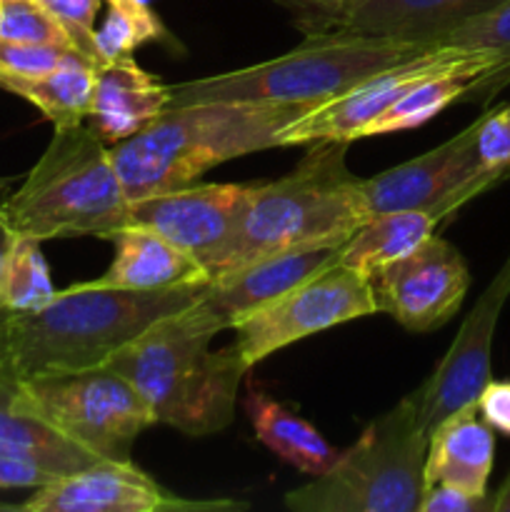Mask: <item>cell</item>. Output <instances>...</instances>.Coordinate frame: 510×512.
Wrapping results in <instances>:
<instances>
[{"mask_svg": "<svg viewBox=\"0 0 510 512\" xmlns=\"http://www.w3.org/2000/svg\"><path fill=\"white\" fill-rule=\"evenodd\" d=\"M223 330L203 300H195L155 320L108 365L135 385L158 425L190 438L223 433L233 423L240 383L250 370L235 345L210 348Z\"/></svg>", "mask_w": 510, "mask_h": 512, "instance_id": "1", "label": "cell"}, {"mask_svg": "<svg viewBox=\"0 0 510 512\" xmlns=\"http://www.w3.org/2000/svg\"><path fill=\"white\" fill-rule=\"evenodd\" d=\"M208 283L168 290L98 288L90 280L70 285L45 308L10 315L0 340V363L18 380L108 365L155 320L200 300Z\"/></svg>", "mask_w": 510, "mask_h": 512, "instance_id": "2", "label": "cell"}, {"mask_svg": "<svg viewBox=\"0 0 510 512\" xmlns=\"http://www.w3.org/2000/svg\"><path fill=\"white\" fill-rule=\"evenodd\" d=\"M308 110L313 108L230 100L170 105L140 133L110 145V158L133 203L198 183L228 160L280 148L283 130Z\"/></svg>", "mask_w": 510, "mask_h": 512, "instance_id": "3", "label": "cell"}, {"mask_svg": "<svg viewBox=\"0 0 510 512\" xmlns=\"http://www.w3.org/2000/svg\"><path fill=\"white\" fill-rule=\"evenodd\" d=\"M290 173L250 183L243 218L223 270L278 250L345 240L368 220L363 178L348 168V143L320 140Z\"/></svg>", "mask_w": 510, "mask_h": 512, "instance_id": "4", "label": "cell"}, {"mask_svg": "<svg viewBox=\"0 0 510 512\" xmlns=\"http://www.w3.org/2000/svg\"><path fill=\"white\" fill-rule=\"evenodd\" d=\"M0 210L15 235L40 243L80 235L113 240L133 223L110 148L85 123L55 128L38 163Z\"/></svg>", "mask_w": 510, "mask_h": 512, "instance_id": "5", "label": "cell"}, {"mask_svg": "<svg viewBox=\"0 0 510 512\" xmlns=\"http://www.w3.org/2000/svg\"><path fill=\"white\" fill-rule=\"evenodd\" d=\"M438 43L373 38L355 33H310L290 53L228 73L170 85V105L213 103H295L318 105L348 93L370 75Z\"/></svg>", "mask_w": 510, "mask_h": 512, "instance_id": "6", "label": "cell"}, {"mask_svg": "<svg viewBox=\"0 0 510 512\" xmlns=\"http://www.w3.org/2000/svg\"><path fill=\"white\" fill-rule=\"evenodd\" d=\"M428 433L418 398L405 395L375 418L325 473L285 495L293 512H418L425 490Z\"/></svg>", "mask_w": 510, "mask_h": 512, "instance_id": "7", "label": "cell"}, {"mask_svg": "<svg viewBox=\"0 0 510 512\" xmlns=\"http://www.w3.org/2000/svg\"><path fill=\"white\" fill-rule=\"evenodd\" d=\"M20 393L70 443L108 463H130L143 430L155 425L143 395L110 365L20 380Z\"/></svg>", "mask_w": 510, "mask_h": 512, "instance_id": "8", "label": "cell"}, {"mask_svg": "<svg viewBox=\"0 0 510 512\" xmlns=\"http://www.w3.org/2000/svg\"><path fill=\"white\" fill-rule=\"evenodd\" d=\"M378 313L368 275L333 263L233 325L248 368L310 335Z\"/></svg>", "mask_w": 510, "mask_h": 512, "instance_id": "9", "label": "cell"}, {"mask_svg": "<svg viewBox=\"0 0 510 512\" xmlns=\"http://www.w3.org/2000/svg\"><path fill=\"white\" fill-rule=\"evenodd\" d=\"M480 65H493L503 68L510 65V55L495 53V50H468L450 48V45H433L423 53L405 58L380 73L370 75L363 83L350 88L348 93L318 105L300 115L298 120L288 125L280 135V148L288 145H310L320 140H340V143H353L363 138L365 125L373 123L378 115H383L395 100L403 98L408 90L420 85L423 80L435 75L453 73L463 68H480Z\"/></svg>", "mask_w": 510, "mask_h": 512, "instance_id": "10", "label": "cell"}, {"mask_svg": "<svg viewBox=\"0 0 510 512\" xmlns=\"http://www.w3.org/2000/svg\"><path fill=\"white\" fill-rule=\"evenodd\" d=\"M475 135L478 120L438 148L383 170L373 178H363L368 218L393 210H425L440 223L508 178L510 170H490L480 165Z\"/></svg>", "mask_w": 510, "mask_h": 512, "instance_id": "11", "label": "cell"}, {"mask_svg": "<svg viewBox=\"0 0 510 512\" xmlns=\"http://www.w3.org/2000/svg\"><path fill=\"white\" fill-rule=\"evenodd\" d=\"M368 283L378 313L390 315L408 333H430L460 310L470 270L460 250L433 233L405 258L373 270Z\"/></svg>", "mask_w": 510, "mask_h": 512, "instance_id": "12", "label": "cell"}, {"mask_svg": "<svg viewBox=\"0 0 510 512\" xmlns=\"http://www.w3.org/2000/svg\"><path fill=\"white\" fill-rule=\"evenodd\" d=\"M508 298L510 255L465 315L448 353L415 390L418 420L425 433L458 410L478 403L483 388L493 380V338Z\"/></svg>", "mask_w": 510, "mask_h": 512, "instance_id": "13", "label": "cell"}, {"mask_svg": "<svg viewBox=\"0 0 510 512\" xmlns=\"http://www.w3.org/2000/svg\"><path fill=\"white\" fill-rule=\"evenodd\" d=\"M248 185L193 183L170 193L130 203V225L155 230L193 255L210 278L223 270L240 218Z\"/></svg>", "mask_w": 510, "mask_h": 512, "instance_id": "14", "label": "cell"}, {"mask_svg": "<svg viewBox=\"0 0 510 512\" xmlns=\"http://www.w3.org/2000/svg\"><path fill=\"white\" fill-rule=\"evenodd\" d=\"M238 500H190L155 483L138 465L100 463L60 475L20 505L28 512H218L245 510Z\"/></svg>", "mask_w": 510, "mask_h": 512, "instance_id": "15", "label": "cell"}, {"mask_svg": "<svg viewBox=\"0 0 510 512\" xmlns=\"http://www.w3.org/2000/svg\"><path fill=\"white\" fill-rule=\"evenodd\" d=\"M503 0H338L305 25V33H355L433 43L455 25Z\"/></svg>", "mask_w": 510, "mask_h": 512, "instance_id": "16", "label": "cell"}, {"mask_svg": "<svg viewBox=\"0 0 510 512\" xmlns=\"http://www.w3.org/2000/svg\"><path fill=\"white\" fill-rule=\"evenodd\" d=\"M343 243L345 240L310 243L255 258L240 268L210 278L200 300L223 323V328L230 330L245 315L333 265Z\"/></svg>", "mask_w": 510, "mask_h": 512, "instance_id": "17", "label": "cell"}, {"mask_svg": "<svg viewBox=\"0 0 510 512\" xmlns=\"http://www.w3.org/2000/svg\"><path fill=\"white\" fill-rule=\"evenodd\" d=\"M165 108H170V85L140 68L135 58L108 60L95 68L93 100L85 125L110 148L140 133Z\"/></svg>", "mask_w": 510, "mask_h": 512, "instance_id": "18", "label": "cell"}, {"mask_svg": "<svg viewBox=\"0 0 510 512\" xmlns=\"http://www.w3.org/2000/svg\"><path fill=\"white\" fill-rule=\"evenodd\" d=\"M115 258L100 278L98 288L168 290L208 283L210 275L198 260L168 238L143 225H128L113 235Z\"/></svg>", "mask_w": 510, "mask_h": 512, "instance_id": "19", "label": "cell"}, {"mask_svg": "<svg viewBox=\"0 0 510 512\" xmlns=\"http://www.w3.org/2000/svg\"><path fill=\"white\" fill-rule=\"evenodd\" d=\"M495 463V430L478 415V408L458 410L428 433L425 485L445 483L475 495H488Z\"/></svg>", "mask_w": 510, "mask_h": 512, "instance_id": "20", "label": "cell"}, {"mask_svg": "<svg viewBox=\"0 0 510 512\" xmlns=\"http://www.w3.org/2000/svg\"><path fill=\"white\" fill-rule=\"evenodd\" d=\"M0 450L38 463L55 478L100 463L95 455L70 443L25 403L20 380L3 363H0Z\"/></svg>", "mask_w": 510, "mask_h": 512, "instance_id": "21", "label": "cell"}, {"mask_svg": "<svg viewBox=\"0 0 510 512\" xmlns=\"http://www.w3.org/2000/svg\"><path fill=\"white\" fill-rule=\"evenodd\" d=\"M245 415H248L253 433L270 453L278 455L300 473L320 475L335 463L338 450L323 438L318 428L285 408L268 393H250L245 398Z\"/></svg>", "mask_w": 510, "mask_h": 512, "instance_id": "22", "label": "cell"}, {"mask_svg": "<svg viewBox=\"0 0 510 512\" xmlns=\"http://www.w3.org/2000/svg\"><path fill=\"white\" fill-rule=\"evenodd\" d=\"M438 228V220L425 210H393L365 220L340 245L335 263L370 275L383 265L395 263L423 245Z\"/></svg>", "mask_w": 510, "mask_h": 512, "instance_id": "23", "label": "cell"}, {"mask_svg": "<svg viewBox=\"0 0 510 512\" xmlns=\"http://www.w3.org/2000/svg\"><path fill=\"white\" fill-rule=\"evenodd\" d=\"M95 68L85 55H75L60 68L38 78H0V88L33 103L53 128L80 125L88 120L93 100Z\"/></svg>", "mask_w": 510, "mask_h": 512, "instance_id": "24", "label": "cell"}, {"mask_svg": "<svg viewBox=\"0 0 510 512\" xmlns=\"http://www.w3.org/2000/svg\"><path fill=\"white\" fill-rule=\"evenodd\" d=\"M50 268L40 250V240L15 235L0 263V305L10 315L35 313L55 298Z\"/></svg>", "mask_w": 510, "mask_h": 512, "instance_id": "25", "label": "cell"}, {"mask_svg": "<svg viewBox=\"0 0 510 512\" xmlns=\"http://www.w3.org/2000/svg\"><path fill=\"white\" fill-rule=\"evenodd\" d=\"M108 15L103 25L95 28V50L98 65L118 58H133L135 50L150 40H160L165 35L163 23L148 0H105Z\"/></svg>", "mask_w": 510, "mask_h": 512, "instance_id": "26", "label": "cell"}, {"mask_svg": "<svg viewBox=\"0 0 510 512\" xmlns=\"http://www.w3.org/2000/svg\"><path fill=\"white\" fill-rule=\"evenodd\" d=\"M0 40L73 48L63 25L38 0H0Z\"/></svg>", "mask_w": 510, "mask_h": 512, "instance_id": "27", "label": "cell"}, {"mask_svg": "<svg viewBox=\"0 0 510 512\" xmlns=\"http://www.w3.org/2000/svg\"><path fill=\"white\" fill-rule=\"evenodd\" d=\"M433 43L450 45V48L495 50V53L510 55V0H503L495 8L455 25Z\"/></svg>", "mask_w": 510, "mask_h": 512, "instance_id": "28", "label": "cell"}, {"mask_svg": "<svg viewBox=\"0 0 510 512\" xmlns=\"http://www.w3.org/2000/svg\"><path fill=\"white\" fill-rule=\"evenodd\" d=\"M78 53L70 45H40L0 40V78H38L68 63Z\"/></svg>", "mask_w": 510, "mask_h": 512, "instance_id": "29", "label": "cell"}, {"mask_svg": "<svg viewBox=\"0 0 510 512\" xmlns=\"http://www.w3.org/2000/svg\"><path fill=\"white\" fill-rule=\"evenodd\" d=\"M38 3L63 25L73 48L98 65L95 18H98L105 0H38Z\"/></svg>", "mask_w": 510, "mask_h": 512, "instance_id": "30", "label": "cell"}, {"mask_svg": "<svg viewBox=\"0 0 510 512\" xmlns=\"http://www.w3.org/2000/svg\"><path fill=\"white\" fill-rule=\"evenodd\" d=\"M475 153L483 168L510 170V100L478 118Z\"/></svg>", "mask_w": 510, "mask_h": 512, "instance_id": "31", "label": "cell"}, {"mask_svg": "<svg viewBox=\"0 0 510 512\" xmlns=\"http://www.w3.org/2000/svg\"><path fill=\"white\" fill-rule=\"evenodd\" d=\"M418 512H493V495H475L455 485H425Z\"/></svg>", "mask_w": 510, "mask_h": 512, "instance_id": "32", "label": "cell"}, {"mask_svg": "<svg viewBox=\"0 0 510 512\" xmlns=\"http://www.w3.org/2000/svg\"><path fill=\"white\" fill-rule=\"evenodd\" d=\"M475 408L495 433L510 438V380H490L480 393Z\"/></svg>", "mask_w": 510, "mask_h": 512, "instance_id": "33", "label": "cell"}, {"mask_svg": "<svg viewBox=\"0 0 510 512\" xmlns=\"http://www.w3.org/2000/svg\"><path fill=\"white\" fill-rule=\"evenodd\" d=\"M50 480H55V475L50 470L40 468L38 463H30V460L18 458V455H10L0 450V490L10 488H43Z\"/></svg>", "mask_w": 510, "mask_h": 512, "instance_id": "34", "label": "cell"}, {"mask_svg": "<svg viewBox=\"0 0 510 512\" xmlns=\"http://www.w3.org/2000/svg\"><path fill=\"white\" fill-rule=\"evenodd\" d=\"M280 3L288 5V8L295 13V18H298L300 28H305V25L313 23L318 15H323L325 10L333 8L338 0H280Z\"/></svg>", "mask_w": 510, "mask_h": 512, "instance_id": "35", "label": "cell"}, {"mask_svg": "<svg viewBox=\"0 0 510 512\" xmlns=\"http://www.w3.org/2000/svg\"><path fill=\"white\" fill-rule=\"evenodd\" d=\"M10 240H13V230H10L8 220H5L3 210H0V263H3L5 253H8ZM8 318H10V313L3 308V305H0V340H3V330H5V323H8Z\"/></svg>", "mask_w": 510, "mask_h": 512, "instance_id": "36", "label": "cell"}, {"mask_svg": "<svg viewBox=\"0 0 510 512\" xmlns=\"http://www.w3.org/2000/svg\"><path fill=\"white\" fill-rule=\"evenodd\" d=\"M493 512H510V475L493 495Z\"/></svg>", "mask_w": 510, "mask_h": 512, "instance_id": "37", "label": "cell"}, {"mask_svg": "<svg viewBox=\"0 0 510 512\" xmlns=\"http://www.w3.org/2000/svg\"><path fill=\"white\" fill-rule=\"evenodd\" d=\"M0 510H3V505H0Z\"/></svg>", "mask_w": 510, "mask_h": 512, "instance_id": "38", "label": "cell"}]
</instances>
